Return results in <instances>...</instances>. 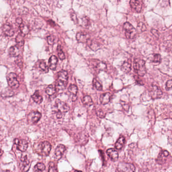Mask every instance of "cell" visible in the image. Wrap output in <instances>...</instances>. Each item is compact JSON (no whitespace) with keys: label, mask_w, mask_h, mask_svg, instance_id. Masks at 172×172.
Segmentation results:
<instances>
[{"label":"cell","mask_w":172,"mask_h":172,"mask_svg":"<svg viewBox=\"0 0 172 172\" xmlns=\"http://www.w3.org/2000/svg\"><path fill=\"white\" fill-rule=\"evenodd\" d=\"M70 110V107L67 104L60 100H56L54 102L53 110L56 113L58 118H61L63 115Z\"/></svg>","instance_id":"6da1fadb"},{"label":"cell","mask_w":172,"mask_h":172,"mask_svg":"<svg viewBox=\"0 0 172 172\" xmlns=\"http://www.w3.org/2000/svg\"><path fill=\"white\" fill-rule=\"evenodd\" d=\"M68 79V74L66 71L62 70L58 73V79L56 84L57 90H62L66 87Z\"/></svg>","instance_id":"7a4b0ae2"},{"label":"cell","mask_w":172,"mask_h":172,"mask_svg":"<svg viewBox=\"0 0 172 172\" xmlns=\"http://www.w3.org/2000/svg\"><path fill=\"white\" fill-rule=\"evenodd\" d=\"M52 146L49 142L44 141L41 142L37 147V153L42 156H48L51 151Z\"/></svg>","instance_id":"3957f363"},{"label":"cell","mask_w":172,"mask_h":172,"mask_svg":"<svg viewBox=\"0 0 172 172\" xmlns=\"http://www.w3.org/2000/svg\"><path fill=\"white\" fill-rule=\"evenodd\" d=\"M133 68L135 72L140 76H143L146 73L145 62L144 60L141 59H135L134 62Z\"/></svg>","instance_id":"277c9868"},{"label":"cell","mask_w":172,"mask_h":172,"mask_svg":"<svg viewBox=\"0 0 172 172\" xmlns=\"http://www.w3.org/2000/svg\"><path fill=\"white\" fill-rule=\"evenodd\" d=\"M123 28L125 32V35L127 39H135L136 36V30L135 28L129 22H125L124 24Z\"/></svg>","instance_id":"5b68a950"},{"label":"cell","mask_w":172,"mask_h":172,"mask_svg":"<svg viewBox=\"0 0 172 172\" xmlns=\"http://www.w3.org/2000/svg\"><path fill=\"white\" fill-rule=\"evenodd\" d=\"M8 84L11 88L16 89L19 86V83L18 81L17 76L14 73H9L7 77Z\"/></svg>","instance_id":"8992f818"},{"label":"cell","mask_w":172,"mask_h":172,"mask_svg":"<svg viewBox=\"0 0 172 172\" xmlns=\"http://www.w3.org/2000/svg\"><path fill=\"white\" fill-rule=\"evenodd\" d=\"M149 95L153 99L160 98L163 95L162 90L158 86L153 85L150 88L149 90Z\"/></svg>","instance_id":"52a82bcc"},{"label":"cell","mask_w":172,"mask_h":172,"mask_svg":"<svg viewBox=\"0 0 172 172\" xmlns=\"http://www.w3.org/2000/svg\"><path fill=\"white\" fill-rule=\"evenodd\" d=\"M14 142L17 146V149L20 151H25L28 148V143L24 139L16 138L15 139Z\"/></svg>","instance_id":"ba28073f"},{"label":"cell","mask_w":172,"mask_h":172,"mask_svg":"<svg viewBox=\"0 0 172 172\" xmlns=\"http://www.w3.org/2000/svg\"><path fill=\"white\" fill-rule=\"evenodd\" d=\"M118 169L121 172H134L135 171L134 166L130 163H120Z\"/></svg>","instance_id":"9c48e42d"},{"label":"cell","mask_w":172,"mask_h":172,"mask_svg":"<svg viewBox=\"0 0 172 172\" xmlns=\"http://www.w3.org/2000/svg\"><path fill=\"white\" fill-rule=\"evenodd\" d=\"M42 117L41 113L37 111H33L28 116V122L30 124H35L39 122Z\"/></svg>","instance_id":"30bf717a"},{"label":"cell","mask_w":172,"mask_h":172,"mask_svg":"<svg viewBox=\"0 0 172 172\" xmlns=\"http://www.w3.org/2000/svg\"><path fill=\"white\" fill-rule=\"evenodd\" d=\"M21 161V168L23 172H27L29 170L30 167V163L29 160L27 158V156H25L21 158L20 159Z\"/></svg>","instance_id":"8fae6325"},{"label":"cell","mask_w":172,"mask_h":172,"mask_svg":"<svg viewBox=\"0 0 172 172\" xmlns=\"http://www.w3.org/2000/svg\"><path fill=\"white\" fill-rule=\"evenodd\" d=\"M66 150V147L63 144H60L57 147L54 151V158L56 160H60L61 158L64 153Z\"/></svg>","instance_id":"7c38bea8"},{"label":"cell","mask_w":172,"mask_h":172,"mask_svg":"<svg viewBox=\"0 0 172 172\" xmlns=\"http://www.w3.org/2000/svg\"><path fill=\"white\" fill-rule=\"evenodd\" d=\"M3 31L4 33L8 37H12L13 35H14V29L13 28L12 26L9 23H6L4 25Z\"/></svg>","instance_id":"4fadbf2b"},{"label":"cell","mask_w":172,"mask_h":172,"mask_svg":"<svg viewBox=\"0 0 172 172\" xmlns=\"http://www.w3.org/2000/svg\"><path fill=\"white\" fill-rule=\"evenodd\" d=\"M90 38V37L88 36L87 34L82 32H78L76 34V39L78 42L81 43H85L87 42Z\"/></svg>","instance_id":"5bb4252c"},{"label":"cell","mask_w":172,"mask_h":172,"mask_svg":"<svg viewBox=\"0 0 172 172\" xmlns=\"http://www.w3.org/2000/svg\"><path fill=\"white\" fill-rule=\"evenodd\" d=\"M170 153L167 150H163L158 155V158L157 159V162L160 164L164 163L167 161V158L169 156Z\"/></svg>","instance_id":"9a60e30c"},{"label":"cell","mask_w":172,"mask_h":172,"mask_svg":"<svg viewBox=\"0 0 172 172\" xmlns=\"http://www.w3.org/2000/svg\"><path fill=\"white\" fill-rule=\"evenodd\" d=\"M130 6L132 9L139 13L140 12L142 8V4L139 1L137 0H131L130 2Z\"/></svg>","instance_id":"2e32d148"},{"label":"cell","mask_w":172,"mask_h":172,"mask_svg":"<svg viewBox=\"0 0 172 172\" xmlns=\"http://www.w3.org/2000/svg\"><path fill=\"white\" fill-rule=\"evenodd\" d=\"M58 62V59L55 56H51L49 60V69L52 70H55L56 69Z\"/></svg>","instance_id":"e0dca14e"},{"label":"cell","mask_w":172,"mask_h":172,"mask_svg":"<svg viewBox=\"0 0 172 172\" xmlns=\"http://www.w3.org/2000/svg\"><path fill=\"white\" fill-rule=\"evenodd\" d=\"M112 95L109 92H106V93H103L100 95V100L101 104L102 105H106L108 104L110 100H111Z\"/></svg>","instance_id":"ac0fdd59"},{"label":"cell","mask_w":172,"mask_h":172,"mask_svg":"<svg viewBox=\"0 0 172 172\" xmlns=\"http://www.w3.org/2000/svg\"><path fill=\"white\" fill-rule=\"evenodd\" d=\"M107 153L111 160L113 161H117L118 158H119V155H118V152L116 150L113 149V148H110V149H108Z\"/></svg>","instance_id":"d6986e66"},{"label":"cell","mask_w":172,"mask_h":172,"mask_svg":"<svg viewBox=\"0 0 172 172\" xmlns=\"http://www.w3.org/2000/svg\"><path fill=\"white\" fill-rule=\"evenodd\" d=\"M68 91L72 95V100L74 101L77 98V93L78 92V88L75 85H71L68 88Z\"/></svg>","instance_id":"ffe728a7"},{"label":"cell","mask_w":172,"mask_h":172,"mask_svg":"<svg viewBox=\"0 0 172 172\" xmlns=\"http://www.w3.org/2000/svg\"><path fill=\"white\" fill-rule=\"evenodd\" d=\"M20 49L17 46H14L11 47L9 50V55L11 57H16L19 56Z\"/></svg>","instance_id":"44dd1931"},{"label":"cell","mask_w":172,"mask_h":172,"mask_svg":"<svg viewBox=\"0 0 172 172\" xmlns=\"http://www.w3.org/2000/svg\"><path fill=\"white\" fill-rule=\"evenodd\" d=\"M32 98L36 103H37L38 104H40L42 103V100H43L42 97L39 94V91H35V93L32 95Z\"/></svg>","instance_id":"7402d4cb"},{"label":"cell","mask_w":172,"mask_h":172,"mask_svg":"<svg viewBox=\"0 0 172 172\" xmlns=\"http://www.w3.org/2000/svg\"><path fill=\"white\" fill-rule=\"evenodd\" d=\"M83 103L87 107H90L91 105H93V101L91 99V97L89 95H86L85 96L82 100Z\"/></svg>","instance_id":"603a6c76"},{"label":"cell","mask_w":172,"mask_h":172,"mask_svg":"<svg viewBox=\"0 0 172 172\" xmlns=\"http://www.w3.org/2000/svg\"><path fill=\"white\" fill-rule=\"evenodd\" d=\"M121 70L125 73H129L131 70V65L128 61L125 62L122 65Z\"/></svg>","instance_id":"cb8c5ba5"},{"label":"cell","mask_w":172,"mask_h":172,"mask_svg":"<svg viewBox=\"0 0 172 172\" xmlns=\"http://www.w3.org/2000/svg\"><path fill=\"white\" fill-rule=\"evenodd\" d=\"M107 68V65L104 62L99 61L95 65V69L97 71H100L105 70Z\"/></svg>","instance_id":"d4e9b609"},{"label":"cell","mask_w":172,"mask_h":172,"mask_svg":"<svg viewBox=\"0 0 172 172\" xmlns=\"http://www.w3.org/2000/svg\"><path fill=\"white\" fill-rule=\"evenodd\" d=\"M125 142V138L124 137H120L115 144V148L118 149H121Z\"/></svg>","instance_id":"484cf974"},{"label":"cell","mask_w":172,"mask_h":172,"mask_svg":"<svg viewBox=\"0 0 172 172\" xmlns=\"http://www.w3.org/2000/svg\"><path fill=\"white\" fill-rule=\"evenodd\" d=\"M19 28L21 34L23 35H27L29 32V29L28 26L23 23L20 25Z\"/></svg>","instance_id":"4316f807"},{"label":"cell","mask_w":172,"mask_h":172,"mask_svg":"<svg viewBox=\"0 0 172 172\" xmlns=\"http://www.w3.org/2000/svg\"><path fill=\"white\" fill-rule=\"evenodd\" d=\"M56 91V87L53 85H50L49 86H47L46 90V93L49 95H54Z\"/></svg>","instance_id":"83f0119b"},{"label":"cell","mask_w":172,"mask_h":172,"mask_svg":"<svg viewBox=\"0 0 172 172\" xmlns=\"http://www.w3.org/2000/svg\"><path fill=\"white\" fill-rule=\"evenodd\" d=\"M16 42L18 45L22 46L24 44V35L20 33L18 34L16 38Z\"/></svg>","instance_id":"f1b7e54d"},{"label":"cell","mask_w":172,"mask_h":172,"mask_svg":"<svg viewBox=\"0 0 172 172\" xmlns=\"http://www.w3.org/2000/svg\"><path fill=\"white\" fill-rule=\"evenodd\" d=\"M39 68L41 69V70L42 71V72L44 73H47L49 72V67L47 66V65L46 64V62L44 61V60L41 61L39 64Z\"/></svg>","instance_id":"f546056e"},{"label":"cell","mask_w":172,"mask_h":172,"mask_svg":"<svg viewBox=\"0 0 172 172\" xmlns=\"http://www.w3.org/2000/svg\"><path fill=\"white\" fill-rule=\"evenodd\" d=\"M90 20L87 17H83L81 19V22L82 26L85 27H87L90 25Z\"/></svg>","instance_id":"4dcf8cb0"},{"label":"cell","mask_w":172,"mask_h":172,"mask_svg":"<svg viewBox=\"0 0 172 172\" xmlns=\"http://www.w3.org/2000/svg\"><path fill=\"white\" fill-rule=\"evenodd\" d=\"M93 86H95V88L98 90H102V86L100 83L97 81L95 79H93Z\"/></svg>","instance_id":"1f68e13d"},{"label":"cell","mask_w":172,"mask_h":172,"mask_svg":"<svg viewBox=\"0 0 172 172\" xmlns=\"http://www.w3.org/2000/svg\"><path fill=\"white\" fill-rule=\"evenodd\" d=\"M161 61V57L160 54H156L153 57V62L156 64H158L160 63Z\"/></svg>","instance_id":"d6a6232c"},{"label":"cell","mask_w":172,"mask_h":172,"mask_svg":"<svg viewBox=\"0 0 172 172\" xmlns=\"http://www.w3.org/2000/svg\"><path fill=\"white\" fill-rule=\"evenodd\" d=\"M35 169L39 171H44L46 169V166L42 163H38L35 166Z\"/></svg>","instance_id":"836d02e7"},{"label":"cell","mask_w":172,"mask_h":172,"mask_svg":"<svg viewBox=\"0 0 172 172\" xmlns=\"http://www.w3.org/2000/svg\"><path fill=\"white\" fill-rule=\"evenodd\" d=\"M49 172H58L56 166L54 165V163L52 162L49 163Z\"/></svg>","instance_id":"e575fe53"},{"label":"cell","mask_w":172,"mask_h":172,"mask_svg":"<svg viewBox=\"0 0 172 172\" xmlns=\"http://www.w3.org/2000/svg\"><path fill=\"white\" fill-rule=\"evenodd\" d=\"M58 56L60 59L61 60H64L65 59V55L63 51H62V49L59 47L58 49Z\"/></svg>","instance_id":"d590c367"},{"label":"cell","mask_w":172,"mask_h":172,"mask_svg":"<svg viewBox=\"0 0 172 172\" xmlns=\"http://www.w3.org/2000/svg\"><path fill=\"white\" fill-rule=\"evenodd\" d=\"M90 47H91V49H93L94 51H97V49H99L100 45L97 42H92V43H91Z\"/></svg>","instance_id":"8d00e7d4"},{"label":"cell","mask_w":172,"mask_h":172,"mask_svg":"<svg viewBox=\"0 0 172 172\" xmlns=\"http://www.w3.org/2000/svg\"><path fill=\"white\" fill-rule=\"evenodd\" d=\"M47 42L50 45H53L54 44V37L53 36L49 35L47 37Z\"/></svg>","instance_id":"74e56055"},{"label":"cell","mask_w":172,"mask_h":172,"mask_svg":"<svg viewBox=\"0 0 172 172\" xmlns=\"http://www.w3.org/2000/svg\"><path fill=\"white\" fill-rule=\"evenodd\" d=\"M71 18L72 20L74 21V23H75V24H77V23H78V20L77 18L76 15L75 13H72V14H71Z\"/></svg>","instance_id":"f35d334b"},{"label":"cell","mask_w":172,"mask_h":172,"mask_svg":"<svg viewBox=\"0 0 172 172\" xmlns=\"http://www.w3.org/2000/svg\"><path fill=\"white\" fill-rule=\"evenodd\" d=\"M172 80H169L168 81H167V83H166V87H167V89H171V87H172Z\"/></svg>","instance_id":"ab89813d"},{"label":"cell","mask_w":172,"mask_h":172,"mask_svg":"<svg viewBox=\"0 0 172 172\" xmlns=\"http://www.w3.org/2000/svg\"><path fill=\"white\" fill-rule=\"evenodd\" d=\"M151 32H152L153 34L155 35L156 37H158V36H159V33H158V32L157 30H155V29H152V30H151Z\"/></svg>","instance_id":"60d3db41"},{"label":"cell","mask_w":172,"mask_h":172,"mask_svg":"<svg viewBox=\"0 0 172 172\" xmlns=\"http://www.w3.org/2000/svg\"><path fill=\"white\" fill-rule=\"evenodd\" d=\"M135 79H136V81L137 82V83H138L139 85H143V83L142 82V80L139 79L138 78L135 77Z\"/></svg>","instance_id":"b9f144b4"},{"label":"cell","mask_w":172,"mask_h":172,"mask_svg":"<svg viewBox=\"0 0 172 172\" xmlns=\"http://www.w3.org/2000/svg\"><path fill=\"white\" fill-rule=\"evenodd\" d=\"M16 21H17V23L19 24V25H20L22 23V19L20 18H17V20H16Z\"/></svg>","instance_id":"7bdbcfd3"},{"label":"cell","mask_w":172,"mask_h":172,"mask_svg":"<svg viewBox=\"0 0 172 172\" xmlns=\"http://www.w3.org/2000/svg\"><path fill=\"white\" fill-rule=\"evenodd\" d=\"M9 172V171H2V172Z\"/></svg>","instance_id":"ee69618b"},{"label":"cell","mask_w":172,"mask_h":172,"mask_svg":"<svg viewBox=\"0 0 172 172\" xmlns=\"http://www.w3.org/2000/svg\"><path fill=\"white\" fill-rule=\"evenodd\" d=\"M73 172H81V171H74Z\"/></svg>","instance_id":"f6af8a7d"}]
</instances>
